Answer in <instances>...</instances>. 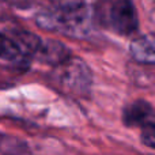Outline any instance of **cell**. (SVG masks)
<instances>
[{
    "mask_svg": "<svg viewBox=\"0 0 155 155\" xmlns=\"http://www.w3.org/2000/svg\"><path fill=\"white\" fill-rule=\"evenodd\" d=\"M129 52L137 63L155 65V33H148L134 40Z\"/></svg>",
    "mask_w": 155,
    "mask_h": 155,
    "instance_id": "obj_5",
    "label": "cell"
},
{
    "mask_svg": "<svg viewBox=\"0 0 155 155\" xmlns=\"http://www.w3.org/2000/svg\"><path fill=\"white\" fill-rule=\"evenodd\" d=\"M22 56V51L16 41L8 38L7 35L0 34V59L14 61Z\"/></svg>",
    "mask_w": 155,
    "mask_h": 155,
    "instance_id": "obj_7",
    "label": "cell"
},
{
    "mask_svg": "<svg viewBox=\"0 0 155 155\" xmlns=\"http://www.w3.org/2000/svg\"><path fill=\"white\" fill-rule=\"evenodd\" d=\"M56 67V80L61 87L78 93L90 86V72L82 60L68 57L65 61L60 63Z\"/></svg>",
    "mask_w": 155,
    "mask_h": 155,
    "instance_id": "obj_3",
    "label": "cell"
},
{
    "mask_svg": "<svg viewBox=\"0 0 155 155\" xmlns=\"http://www.w3.org/2000/svg\"><path fill=\"white\" fill-rule=\"evenodd\" d=\"M98 16L105 26L121 35H131L139 26L132 0H99Z\"/></svg>",
    "mask_w": 155,
    "mask_h": 155,
    "instance_id": "obj_2",
    "label": "cell"
},
{
    "mask_svg": "<svg viewBox=\"0 0 155 155\" xmlns=\"http://www.w3.org/2000/svg\"><path fill=\"white\" fill-rule=\"evenodd\" d=\"M35 21L44 30L72 37H82L90 29V12L86 4L70 7L53 5L51 10L38 14Z\"/></svg>",
    "mask_w": 155,
    "mask_h": 155,
    "instance_id": "obj_1",
    "label": "cell"
},
{
    "mask_svg": "<svg viewBox=\"0 0 155 155\" xmlns=\"http://www.w3.org/2000/svg\"><path fill=\"white\" fill-rule=\"evenodd\" d=\"M142 142L150 148H155V124H147L143 127Z\"/></svg>",
    "mask_w": 155,
    "mask_h": 155,
    "instance_id": "obj_8",
    "label": "cell"
},
{
    "mask_svg": "<svg viewBox=\"0 0 155 155\" xmlns=\"http://www.w3.org/2000/svg\"><path fill=\"white\" fill-rule=\"evenodd\" d=\"M37 53L41 54L45 61L53 65H59L60 63L65 61L68 57H71V53L67 46L63 45L61 42H57V41H48L45 44L42 42Z\"/></svg>",
    "mask_w": 155,
    "mask_h": 155,
    "instance_id": "obj_6",
    "label": "cell"
},
{
    "mask_svg": "<svg viewBox=\"0 0 155 155\" xmlns=\"http://www.w3.org/2000/svg\"><path fill=\"white\" fill-rule=\"evenodd\" d=\"M154 118V109L147 101L137 99L124 107L123 121L127 127H144Z\"/></svg>",
    "mask_w": 155,
    "mask_h": 155,
    "instance_id": "obj_4",
    "label": "cell"
}]
</instances>
